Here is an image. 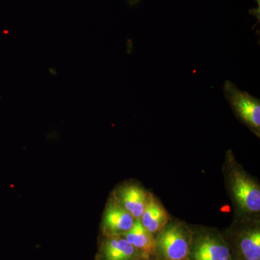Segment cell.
<instances>
[{
    "instance_id": "cell-6",
    "label": "cell",
    "mask_w": 260,
    "mask_h": 260,
    "mask_svg": "<svg viewBox=\"0 0 260 260\" xmlns=\"http://www.w3.org/2000/svg\"><path fill=\"white\" fill-rule=\"evenodd\" d=\"M101 256L102 260H140L139 252L122 236L106 237Z\"/></svg>"
},
{
    "instance_id": "cell-9",
    "label": "cell",
    "mask_w": 260,
    "mask_h": 260,
    "mask_svg": "<svg viewBox=\"0 0 260 260\" xmlns=\"http://www.w3.org/2000/svg\"><path fill=\"white\" fill-rule=\"evenodd\" d=\"M140 218L142 225L153 236L161 232L169 220L165 209L153 196L149 197L148 204Z\"/></svg>"
},
{
    "instance_id": "cell-4",
    "label": "cell",
    "mask_w": 260,
    "mask_h": 260,
    "mask_svg": "<svg viewBox=\"0 0 260 260\" xmlns=\"http://www.w3.org/2000/svg\"><path fill=\"white\" fill-rule=\"evenodd\" d=\"M232 187L236 199L243 209L252 213L260 210V190L259 186L242 173L233 174Z\"/></svg>"
},
{
    "instance_id": "cell-7",
    "label": "cell",
    "mask_w": 260,
    "mask_h": 260,
    "mask_svg": "<svg viewBox=\"0 0 260 260\" xmlns=\"http://www.w3.org/2000/svg\"><path fill=\"white\" fill-rule=\"evenodd\" d=\"M143 258H150L155 255L156 240L153 234L147 230L139 219H137L129 232L122 236Z\"/></svg>"
},
{
    "instance_id": "cell-3",
    "label": "cell",
    "mask_w": 260,
    "mask_h": 260,
    "mask_svg": "<svg viewBox=\"0 0 260 260\" xmlns=\"http://www.w3.org/2000/svg\"><path fill=\"white\" fill-rule=\"evenodd\" d=\"M190 260H233L230 249L220 238L206 234L191 238Z\"/></svg>"
},
{
    "instance_id": "cell-10",
    "label": "cell",
    "mask_w": 260,
    "mask_h": 260,
    "mask_svg": "<svg viewBox=\"0 0 260 260\" xmlns=\"http://www.w3.org/2000/svg\"><path fill=\"white\" fill-rule=\"evenodd\" d=\"M238 247L242 259H260L259 231H251L244 234L239 240Z\"/></svg>"
},
{
    "instance_id": "cell-1",
    "label": "cell",
    "mask_w": 260,
    "mask_h": 260,
    "mask_svg": "<svg viewBox=\"0 0 260 260\" xmlns=\"http://www.w3.org/2000/svg\"><path fill=\"white\" fill-rule=\"evenodd\" d=\"M155 240L160 260H190L191 237L180 225L162 229Z\"/></svg>"
},
{
    "instance_id": "cell-11",
    "label": "cell",
    "mask_w": 260,
    "mask_h": 260,
    "mask_svg": "<svg viewBox=\"0 0 260 260\" xmlns=\"http://www.w3.org/2000/svg\"><path fill=\"white\" fill-rule=\"evenodd\" d=\"M140 260H150V258H143V259H141Z\"/></svg>"
},
{
    "instance_id": "cell-8",
    "label": "cell",
    "mask_w": 260,
    "mask_h": 260,
    "mask_svg": "<svg viewBox=\"0 0 260 260\" xmlns=\"http://www.w3.org/2000/svg\"><path fill=\"white\" fill-rule=\"evenodd\" d=\"M149 197L140 186H126L120 191V205L133 218L140 219L148 204Z\"/></svg>"
},
{
    "instance_id": "cell-5",
    "label": "cell",
    "mask_w": 260,
    "mask_h": 260,
    "mask_svg": "<svg viewBox=\"0 0 260 260\" xmlns=\"http://www.w3.org/2000/svg\"><path fill=\"white\" fill-rule=\"evenodd\" d=\"M134 223L135 218L119 203H111L104 215L103 232L106 237L123 236Z\"/></svg>"
},
{
    "instance_id": "cell-12",
    "label": "cell",
    "mask_w": 260,
    "mask_h": 260,
    "mask_svg": "<svg viewBox=\"0 0 260 260\" xmlns=\"http://www.w3.org/2000/svg\"><path fill=\"white\" fill-rule=\"evenodd\" d=\"M242 260H246V259H242ZM256 260H260V259H256Z\"/></svg>"
},
{
    "instance_id": "cell-2",
    "label": "cell",
    "mask_w": 260,
    "mask_h": 260,
    "mask_svg": "<svg viewBox=\"0 0 260 260\" xmlns=\"http://www.w3.org/2000/svg\"><path fill=\"white\" fill-rule=\"evenodd\" d=\"M223 93L234 113L251 129L259 133L260 129V102L247 92L238 88L235 84L226 80Z\"/></svg>"
}]
</instances>
